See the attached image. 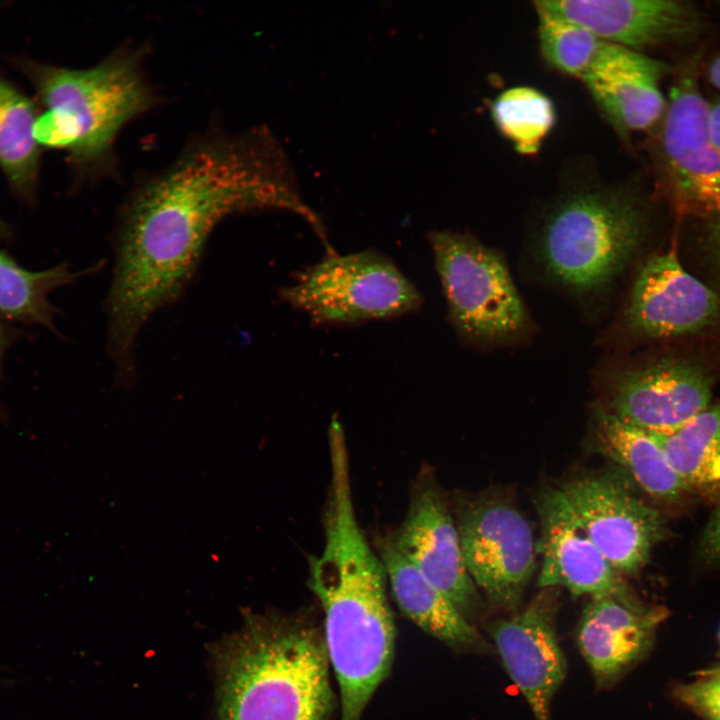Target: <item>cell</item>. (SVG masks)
<instances>
[{"label":"cell","instance_id":"obj_1","mask_svg":"<svg viewBox=\"0 0 720 720\" xmlns=\"http://www.w3.org/2000/svg\"><path fill=\"white\" fill-rule=\"evenodd\" d=\"M262 209L293 211L313 229L322 224L264 127L205 136L133 192L121 218L108 298L115 360H131L144 323L183 291L213 228L230 214Z\"/></svg>","mask_w":720,"mask_h":720},{"label":"cell","instance_id":"obj_2","mask_svg":"<svg viewBox=\"0 0 720 720\" xmlns=\"http://www.w3.org/2000/svg\"><path fill=\"white\" fill-rule=\"evenodd\" d=\"M349 455H330L324 545L309 560L308 585L324 612L323 638L340 692V720H361L390 673L395 622L387 576L360 527L353 502Z\"/></svg>","mask_w":720,"mask_h":720},{"label":"cell","instance_id":"obj_3","mask_svg":"<svg viewBox=\"0 0 720 720\" xmlns=\"http://www.w3.org/2000/svg\"><path fill=\"white\" fill-rule=\"evenodd\" d=\"M219 720H330L334 695L323 634L308 621L247 614L213 647Z\"/></svg>","mask_w":720,"mask_h":720},{"label":"cell","instance_id":"obj_4","mask_svg":"<svg viewBox=\"0 0 720 720\" xmlns=\"http://www.w3.org/2000/svg\"><path fill=\"white\" fill-rule=\"evenodd\" d=\"M647 222L640 201L616 186L565 193L545 213L536 256L546 276L576 296L606 290L642 246Z\"/></svg>","mask_w":720,"mask_h":720},{"label":"cell","instance_id":"obj_5","mask_svg":"<svg viewBox=\"0 0 720 720\" xmlns=\"http://www.w3.org/2000/svg\"><path fill=\"white\" fill-rule=\"evenodd\" d=\"M36 83L47 107L34 125L37 143L67 149L80 164L103 160L121 128L154 103L139 56L129 51L87 69L40 68Z\"/></svg>","mask_w":720,"mask_h":720},{"label":"cell","instance_id":"obj_6","mask_svg":"<svg viewBox=\"0 0 720 720\" xmlns=\"http://www.w3.org/2000/svg\"><path fill=\"white\" fill-rule=\"evenodd\" d=\"M429 242L449 320L463 340L505 344L528 332L529 314L501 254L464 233L433 231Z\"/></svg>","mask_w":720,"mask_h":720},{"label":"cell","instance_id":"obj_7","mask_svg":"<svg viewBox=\"0 0 720 720\" xmlns=\"http://www.w3.org/2000/svg\"><path fill=\"white\" fill-rule=\"evenodd\" d=\"M280 298L317 324H355L419 310L423 297L386 256L364 250L327 254L297 274Z\"/></svg>","mask_w":720,"mask_h":720},{"label":"cell","instance_id":"obj_8","mask_svg":"<svg viewBox=\"0 0 720 720\" xmlns=\"http://www.w3.org/2000/svg\"><path fill=\"white\" fill-rule=\"evenodd\" d=\"M455 512L462 556L475 586L493 604L517 608L535 571L529 523L496 497L463 501Z\"/></svg>","mask_w":720,"mask_h":720},{"label":"cell","instance_id":"obj_9","mask_svg":"<svg viewBox=\"0 0 720 720\" xmlns=\"http://www.w3.org/2000/svg\"><path fill=\"white\" fill-rule=\"evenodd\" d=\"M626 475L578 477L561 490L591 540L621 576L636 574L667 528L663 516L636 495Z\"/></svg>","mask_w":720,"mask_h":720},{"label":"cell","instance_id":"obj_10","mask_svg":"<svg viewBox=\"0 0 720 720\" xmlns=\"http://www.w3.org/2000/svg\"><path fill=\"white\" fill-rule=\"evenodd\" d=\"M397 550L472 623L482 609L461 552L455 519L427 468L417 473L404 521L391 535Z\"/></svg>","mask_w":720,"mask_h":720},{"label":"cell","instance_id":"obj_11","mask_svg":"<svg viewBox=\"0 0 720 720\" xmlns=\"http://www.w3.org/2000/svg\"><path fill=\"white\" fill-rule=\"evenodd\" d=\"M608 388L607 411L648 433L667 435L710 405L712 380L700 365L670 357L615 371Z\"/></svg>","mask_w":720,"mask_h":720},{"label":"cell","instance_id":"obj_12","mask_svg":"<svg viewBox=\"0 0 720 720\" xmlns=\"http://www.w3.org/2000/svg\"><path fill=\"white\" fill-rule=\"evenodd\" d=\"M558 588H543L520 613L487 626L495 652L536 720H549L567 672L556 633Z\"/></svg>","mask_w":720,"mask_h":720},{"label":"cell","instance_id":"obj_13","mask_svg":"<svg viewBox=\"0 0 720 720\" xmlns=\"http://www.w3.org/2000/svg\"><path fill=\"white\" fill-rule=\"evenodd\" d=\"M708 109L694 81H678L666 103L661 145L675 201L689 212L713 217L720 214V151L709 135Z\"/></svg>","mask_w":720,"mask_h":720},{"label":"cell","instance_id":"obj_14","mask_svg":"<svg viewBox=\"0 0 720 720\" xmlns=\"http://www.w3.org/2000/svg\"><path fill=\"white\" fill-rule=\"evenodd\" d=\"M540 521V588L563 587L574 596H633L589 537L560 488L544 487L535 499Z\"/></svg>","mask_w":720,"mask_h":720},{"label":"cell","instance_id":"obj_15","mask_svg":"<svg viewBox=\"0 0 720 720\" xmlns=\"http://www.w3.org/2000/svg\"><path fill=\"white\" fill-rule=\"evenodd\" d=\"M720 312L718 296L688 273L673 252L648 258L638 269L623 312L626 327L648 338L697 332Z\"/></svg>","mask_w":720,"mask_h":720},{"label":"cell","instance_id":"obj_16","mask_svg":"<svg viewBox=\"0 0 720 720\" xmlns=\"http://www.w3.org/2000/svg\"><path fill=\"white\" fill-rule=\"evenodd\" d=\"M544 9L591 31L600 40L638 50L694 38L701 21L689 3L676 0H543Z\"/></svg>","mask_w":720,"mask_h":720},{"label":"cell","instance_id":"obj_17","mask_svg":"<svg viewBox=\"0 0 720 720\" xmlns=\"http://www.w3.org/2000/svg\"><path fill=\"white\" fill-rule=\"evenodd\" d=\"M662 608H647L634 595L592 598L577 627V645L598 690L610 689L649 651Z\"/></svg>","mask_w":720,"mask_h":720},{"label":"cell","instance_id":"obj_18","mask_svg":"<svg viewBox=\"0 0 720 720\" xmlns=\"http://www.w3.org/2000/svg\"><path fill=\"white\" fill-rule=\"evenodd\" d=\"M665 65L638 50L604 42L580 78L595 103L622 133L652 127L666 101L659 87Z\"/></svg>","mask_w":720,"mask_h":720},{"label":"cell","instance_id":"obj_19","mask_svg":"<svg viewBox=\"0 0 720 720\" xmlns=\"http://www.w3.org/2000/svg\"><path fill=\"white\" fill-rule=\"evenodd\" d=\"M375 550L396 604L415 625L455 651L495 652L454 604L397 550L391 535L378 537Z\"/></svg>","mask_w":720,"mask_h":720},{"label":"cell","instance_id":"obj_20","mask_svg":"<svg viewBox=\"0 0 720 720\" xmlns=\"http://www.w3.org/2000/svg\"><path fill=\"white\" fill-rule=\"evenodd\" d=\"M593 442L597 451L651 497L674 502L687 490L651 433L621 421L603 407L594 413Z\"/></svg>","mask_w":720,"mask_h":720},{"label":"cell","instance_id":"obj_21","mask_svg":"<svg viewBox=\"0 0 720 720\" xmlns=\"http://www.w3.org/2000/svg\"><path fill=\"white\" fill-rule=\"evenodd\" d=\"M652 435L687 490L720 499V402L671 434Z\"/></svg>","mask_w":720,"mask_h":720},{"label":"cell","instance_id":"obj_22","mask_svg":"<svg viewBox=\"0 0 720 720\" xmlns=\"http://www.w3.org/2000/svg\"><path fill=\"white\" fill-rule=\"evenodd\" d=\"M37 118L33 103L0 78V167L22 192L31 189L37 174Z\"/></svg>","mask_w":720,"mask_h":720},{"label":"cell","instance_id":"obj_23","mask_svg":"<svg viewBox=\"0 0 720 720\" xmlns=\"http://www.w3.org/2000/svg\"><path fill=\"white\" fill-rule=\"evenodd\" d=\"M81 275L64 265L30 271L0 252V315L49 325L53 314L49 294Z\"/></svg>","mask_w":720,"mask_h":720},{"label":"cell","instance_id":"obj_24","mask_svg":"<svg viewBox=\"0 0 720 720\" xmlns=\"http://www.w3.org/2000/svg\"><path fill=\"white\" fill-rule=\"evenodd\" d=\"M497 130L521 155H534L552 131L556 111L552 100L538 89L511 87L501 92L491 106Z\"/></svg>","mask_w":720,"mask_h":720},{"label":"cell","instance_id":"obj_25","mask_svg":"<svg viewBox=\"0 0 720 720\" xmlns=\"http://www.w3.org/2000/svg\"><path fill=\"white\" fill-rule=\"evenodd\" d=\"M533 4L542 56L556 70L581 78L592 65L604 41L587 28L544 9L536 2Z\"/></svg>","mask_w":720,"mask_h":720},{"label":"cell","instance_id":"obj_26","mask_svg":"<svg viewBox=\"0 0 720 720\" xmlns=\"http://www.w3.org/2000/svg\"><path fill=\"white\" fill-rule=\"evenodd\" d=\"M677 696L708 720H720V671L710 672L677 689Z\"/></svg>","mask_w":720,"mask_h":720},{"label":"cell","instance_id":"obj_27","mask_svg":"<svg viewBox=\"0 0 720 720\" xmlns=\"http://www.w3.org/2000/svg\"><path fill=\"white\" fill-rule=\"evenodd\" d=\"M702 558L712 564H720V503L708 520L699 543Z\"/></svg>","mask_w":720,"mask_h":720},{"label":"cell","instance_id":"obj_28","mask_svg":"<svg viewBox=\"0 0 720 720\" xmlns=\"http://www.w3.org/2000/svg\"><path fill=\"white\" fill-rule=\"evenodd\" d=\"M708 231L709 249L713 263L720 273V214L712 217Z\"/></svg>","mask_w":720,"mask_h":720},{"label":"cell","instance_id":"obj_29","mask_svg":"<svg viewBox=\"0 0 720 720\" xmlns=\"http://www.w3.org/2000/svg\"><path fill=\"white\" fill-rule=\"evenodd\" d=\"M707 124L710 138L720 151V101L709 105Z\"/></svg>","mask_w":720,"mask_h":720},{"label":"cell","instance_id":"obj_30","mask_svg":"<svg viewBox=\"0 0 720 720\" xmlns=\"http://www.w3.org/2000/svg\"><path fill=\"white\" fill-rule=\"evenodd\" d=\"M708 77L710 82L720 90V55L709 64Z\"/></svg>","mask_w":720,"mask_h":720},{"label":"cell","instance_id":"obj_31","mask_svg":"<svg viewBox=\"0 0 720 720\" xmlns=\"http://www.w3.org/2000/svg\"><path fill=\"white\" fill-rule=\"evenodd\" d=\"M2 349H3V334H2V331L0 328V362H1Z\"/></svg>","mask_w":720,"mask_h":720},{"label":"cell","instance_id":"obj_32","mask_svg":"<svg viewBox=\"0 0 720 720\" xmlns=\"http://www.w3.org/2000/svg\"><path fill=\"white\" fill-rule=\"evenodd\" d=\"M1 228H2V225H1V223H0V232H1Z\"/></svg>","mask_w":720,"mask_h":720}]
</instances>
